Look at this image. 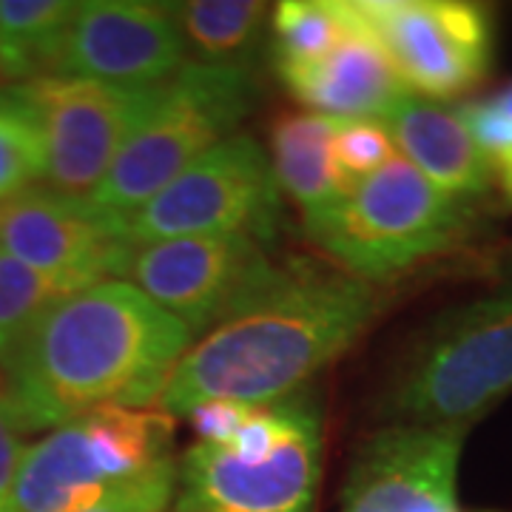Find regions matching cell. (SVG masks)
Here are the masks:
<instances>
[{
    "label": "cell",
    "instance_id": "6da1fadb",
    "mask_svg": "<svg viewBox=\"0 0 512 512\" xmlns=\"http://www.w3.org/2000/svg\"><path fill=\"white\" fill-rule=\"evenodd\" d=\"M379 308V288L342 268L276 262L251 296L188 345L157 404L168 416H188L217 399L282 402L339 359Z\"/></svg>",
    "mask_w": 512,
    "mask_h": 512
},
{
    "label": "cell",
    "instance_id": "7a4b0ae2",
    "mask_svg": "<svg viewBox=\"0 0 512 512\" xmlns=\"http://www.w3.org/2000/svg\"><path fill=\"white\" fill-rule=\"evenodd\" d=\"M191 339L146 293L103 279L37 322L6 367L3 393L23 433L55 430L106 404L148 407Z\"/></svg>",
    "mask_w": 512,
    "mask_h": 512
},
{
    "label": "cell",
    "instance_id": "3957f363",
    "mask_svg": "<svg viewBox=\"0 0 512 512\" xmlns=\"http://www.w3.org/2000/svg\"><path fill=\"white\" fill-rule=\"evenodd\" d=\"M254 106L256 83L242 66L185 63L154 89L148 109L89 200L114 217L134 214L194 160L234 137V128Z\"/></svg>",
    "mask_w": 512,
    "mask_h": 512
},
{
    "label": "cell",
    "instance_id": "277c9868",
    "mask_svg": "<svg viewBox=\"0 0 512 512\" xmlns=\"http://www.w3.org/2000/svg\"><path fill=\"white\" fill-rule=\"evenodd\" d=\"M512 393V282L441 313L382 399L393 424H473Z\"/></svg>",
    "mask_w": 512,
    "mask_h": 512
},
{
    "label": "cell",
    "instance_id": "5b68a950",
    "mask_svg": "<svg viewBox=\"0 0 512 512\" xmlns=\"http://www.w3.org/2000/svg\"><path fill=\"white\" fill-rule=\"evenodd\" d=\"M473 217V200L444 194L396 154L348 200L308 217L305 231L342 271L376 285L450 251Z\"/></svg>",
    "mask_w": 512,
    "mask_h": 512
},
{
    "label": "cell",
    "instance_id": "8992f818",
    "mask_svg": "<svg viewBox=\"0 0 512 512\" xmlns=\"http://www.w3.org/2000/svg\"><path fill=\"white\" fill-rule=\"evenodd\" d=\"M163 410L106 404L55 427L20 461L15 512H83L171 458Z\"/></svg>",
    "mask_w": 512,
    "mask_h": 512
},
{
    "label": "cell",
    "instance_id": "52a82bcc",
    "mask_svg": "<svg viewBox=\"0 0 512 512\" xmlns=\"http://www.w3.org/2000/svg\"><path fill=\"white\" fill-rule=\"evenodd\" d=\"M154 89L46 74L0 86V114L20 120L37 137L46 188L89 197L148 109Z\"/></svg>",
    "mask_w": 512,
    "mask_h": 512
},
{
    "label": "cell",
    "instance_id": "ba28073f",
    "mask_svg": "<svg viewBox=\"0 0 512 512\" xmlns=\"http://www.w3.org/2000/svg\"><path fill=\"white\" fill-rule=\"evenodd\" d=\"M276 220L279 183L271 157L254 137L234 134L123 217V237L128 245L225 234L274 242Z\"/></svg>",
    "mask_w": 512,
    "mask_h": 512
},
{
    "label": "cell",
    "instance_id": "9c48e42d",
    "mask_svg": "<svg viewBox=\"0 0 512 512\" xmlns=\"http://www.w3.org/2000/svg\"><path fill=\"white\" fill-rule=\"evenodd\" d=\"M271 245V239L251 234L128 245L114 279L134 285L185 325L191 336H200L225 313L234 311L274 271Z\"/></svg>",
    "mask_w": 512,
    "mask_h": 512
},
{
    "label": "cell",
    "instance_id": "30bf717a",
    "mask_svg": "<svg viewBox=\"0 0 512 512\" xmlns=\"http://www.w3.org/2000/svg\"><path fill=\"white\" fill-rule=\"evenodd\" d=\"M322 473V421L302 396L291 430L268 456L197 441L177 467L174 512H313Z\"/></svg>",
    "mask_w": 512,
    "mask_h": 512
},
{
    "label": "cell",
    "instance_id": "8fae6325",
    "mask_svg": "<svg viewBox=\"0 0 512 512\" xmlns=\"http://www.w3.org/2000/svg\"><path fill=\"white\" fill-rule=\"evenodd\" d=\"M359 18L410 92L450 100L478 86L493 63V20L461 0H362Z\"/></svg>",
    "mask_w": 512,
    "mask_h": 512
},
{
    "label": "cell",
    "instance_id": "7c38bea8",
    "mask_svg": "<svg viewBox=\"0 0 512 512\" xmlns=\"http://www.w3.org/2000/svg\"><path fill=\"white\" fill-rule=\"evenodd\" d=\"M0 251L69 291H83L114 279L128 242L123 217L103 211L89 197L32 185L0 202Z\"/></svg>",
    "mask_w": 512,
    "mask_h": 512
},
{
    "label": "cell",
    "instance_id": "4fadbf2b",
    "mask_svg": "<svg viewBox=\"0 0 512 512\" xmlns=\"http://www.w3.org/2000/svg\"><path fill=\"white\" fill-rule=\"evenodd\" d=\"M470 424H390L362 444L342 490V512L467 510L458 461Z\"/></svg>",
    "mask_w": 512,
    "mask_h": 512
},
{
    "label": "cell",
    "instance_id": "5bb4252c",
    "mask_svg": "<svg viewBox=\"0 0 512 512\" xmlns=\"http://www.w3.org/2000/svg\"><path fill=\"white\" fill-rule=\"evenodd\" d=\"M185 52L174 6L89 0L77 3L55 74L126 89H154L183 69Z\"/></svg>",
    "mask_w": 512,
    "mask_h": 512
},
{
    "label": "cell",
    "instance_id": "9a60e30c",
    "mask_svg": "<svg viewBox=\"0 0 512 512\" xmlns=\"http://www.w3.org/2000/svg\"><path fill=\"white\" fill-rule=\"evenodd\" d=\"M399 157L444 194L458 200L484 197L495 183V163L481 151L461 106L407 94L379 120Z\"/></svg>",
    "mask_w": 512,
    "mask_h": 512
},
{
    "label": "cell",
    "instance_id": "2e32d148",
    "mask_svg": "<svg viewBox=\"0 0 512 512\" xmlns=\"http://www.w3.org/2000/svg\"><path fill=\"white\" fill-rule=\"evenodd\" d=\"M279 77L305 109L333 120H382L410 94L359 12L353 32L333 55L316 66Z\"/></svg>",
    "mask_w": 512,
    "mask_h": 512
},
{
    "label": "cell",
    "instance_id": "e0dca14e",
    "mask_svg": "<svg viewBox=\"0 0 512 512\" xmlns=\"http://www.w3.org/2000/svg\"><path fill=\"white\" fill-rule=\"evenodd\" d=\"M333 117L313 111L282 114L271 128V165L276 183L291 197L305 220L345 200L333 165Z\"/></svg>",
    "mask_w": 512,
    "mask_h": 512
},
{
    "label": "cell",
    "instance_id": "ac0fdd59",
    "mask_svg": "<svg viewBox=\"0 0 512 512\" xmlns=\"http://www.w3.org/2000/svg\"><path fill=\"white\" fill-rule=\"evenodd\" d=\"M74 12L69 0H0V86L55 74Z\"/></svg>",
    "mask_w": 512,
    "mask_h": 512
},
{
    "label": "cell",
    "instance_id": "d6986e66",
    "mask_svg": "<svg viewBox=\"0 0 512 512\" xmlns=\"http://www.w3.org/2000/svg\"><path fill=\"white\" fill-rule=\"evenodd\" d=\"M353 3L285 0L274 12V55L279 74L299 72L333 55L353 32Z\"/></svg>",
    "mask_w": 512,
    "mask_h": 512
},
{
    "label": "cell",
    "instance_id": "ffe728a7",
    "mask_svg": "<svg viewBox=\"0 0 512 512\" xmlns=\"http://www.w3.org/2000/svg\"><path fill=\"white\" fill-rule=\"evenodd\" d=\"M174 15L185 49L191 46L200 63L239 66L262 32L268 6L259 0H191L174 6Z\"/></svg>",
    "mask_w": 512,
    "mask_h": 512
},
{
    "label": "cell",
    "instance_id": "44dd1931",
    "mask_svg": "<svg viewBox=\"0 0 512 512\" xmlns=\"http://www.w3.org/2000/svg\"><path fill=\"white\" fill-rule=\"evenodd\" d=\"M69 291L49 276L37 274L20 259L0 251V367L6 370L37 322L63 302Z\"/></svg>",
    "mask_w": 512,
    "mask_h": 512
},
{
    "label": "cell",
    "instance_id": "7402d4cb",
    "mask_svg": "<svg viewBox=\"0 0 512 512\" xmlns=\"http://www.w3.org/2000/svg\"><path fill=\"white\" fill-rule=\"evenodd\" d=\"M330 151L339 183L345 188V200L370 174L396 157V146L379 120H336Z\"/></svg>",
    "mask_w": 512,
    "mask_h": 512
},
{
    "label": "cell",
    "instance_id": "603a6c76",
    "mask_svg": "<svg viewBox=\"0 0 512 512\" xmlns=\"http://www.w3.org/2000/svg\"><path fill=\"white\" fill-rule=\"evenodd\" d=\"M43 180V151L37 137L15 117L0 114V202Z\"/></svg>",
    "mask_w": 512,
    "mask_h": 512
},
{
    "label": "cell",
    "instance_id": "cb8c5ba5",
    "mask_svg": "<svg viewBox=\"0 0 512 512\" xmlns=\"http://www.w3.org/2000/svg\"><path fill=\"white\" fill-rule=\"evenodd\" d=\"M177 495V464L174 458L148 470L140 478L117 487L83 512H168Z\"/></svg>",
    "mask_w": 512,
    "mask_h": 512
},
{
    "label": "cell",
    "instance_id": "d4e9b609",
    "mask_svg": "<svg viewBox=\"0 0 512 512\" xmlns=\"http://www.w3.org/2000/svg\"><path fill=\"white\" fill-rule=\"evenodd\" d=\"M254 413V404L242 402H202L197 404L188 419L194 424L202 444H228L239 433V427Z\"/></svg>",
    "mask_w": 512,
    "mask_h": 512
},
{
    "label": "cell",
    "instance_id": "484cf974",
    "mask_svg": "<svg viewBox=\"0 0 512 512\" xmlns=\"http://www.w3.org/2000/svg\"><path fill=\"white\" fill-rule=\"evenodd\" d=\"M23 427L15 419L9 399L0 387V512H15L12 495L18 481L20 461H23Z\"/></svg>",
    "mask_w": 512,
    "mask_h": 512
},
{
    "label": "cell",
    "instance_id": "4316f807",
    "mask_svg": "<svg viewBox=\"0 0 512 512\" xmlns=\"http://www.w3.org/2000/svg\"><path fill=\"white\" fill-rule=\"evenodd\" d=\"M495 180L501 185V191H504V197L512 205V154L507 157H501V160H495Z\"/></svg>",
    "mask_w": 512,
    "mask_h": 512
},
{
    "label": "cell",
    "instance_id": "83f0119b",
    "mask_svg": "<svg viewBox=\"0 0 512 512\" xmlns=\"http://www.w3.org/2000/svg\"><path fill=\"white\" fill-rule=\"evenodd\" d=\"M498 271H507V274H512V242L507 245V251L501 254V259H498Z\"/></svg>",
    "mask_w": 512,
    "mask_h": 512
}]
</instances>
